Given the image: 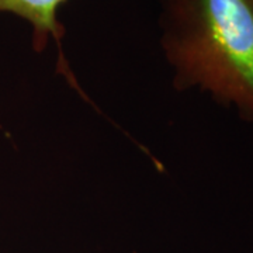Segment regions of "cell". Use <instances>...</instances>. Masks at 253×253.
Segmentation results:
<instances>
[{
  "mask_svg": "<svg viewBox=\"0 0 253 253\" xmlns=\"http://www.w3.org/2000/svg\"><path fill=\"white\" fill-rule=\"evenodd\" d=\"M68 0H0V13L24 20L31 27V45L36 52L45 51L49 42L58 49L59 68L69 76V66L62 51L65 28L59 21V9Z\"/></svg>",
  "mask_w": 253,
  "mask_h": 253,
  "instance_id": "cell-2",
  "label": "cell"
},
{
  "mask_svg": "<svg viewBox=\"0 0 253 253\" xmlns=\"http://www.w3.org/2000/svg\"><path fill=\"white\" fill-rule=\"evenodd\" d=\"M159 45L179 91L253 123V0H158Z\"/></svg>",
  "mask_w": 253,
  "mask_h": 253,
  "instance_id": "cell-1",
  "label": "cell"
}]
</instances>
